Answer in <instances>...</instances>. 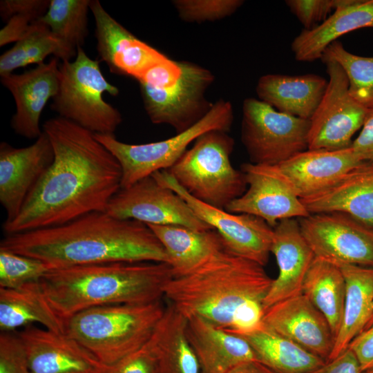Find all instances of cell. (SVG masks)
<instances>
[{"label": "cell", "instance_id": "6", "mask_svg": "<svg viewBox=\"0 0 373 373\" xmlns=\"http://www.w3.org/2000/svg\"><path fill=\"white\" fill-rule=\"evenodd\" d=\"M233 146L234 140L227 132H207L166 171L197 200L225 209L247 188L243 172L231 162Z\"/></svg>", "mask_w": 373, "mask_h": 373}, {"label": "cell", "instance_id": "1", "mask_svg": "<svg viewBox=\"0 0 373 373\" xmlns=\"http://www.w3.org/2000/svg\"><path fill=\"white\" fill-rule=\"evenodd\" d=\"M54 159L15 218L4 222L6 235L59 226L86 214L106 211L121 189L122 168L95 133L61 117L42 126Z\"/></svg>", "mask_w": 373, "mask_h": 373}, {"label": "cell", "instance_id": "22", "mask_svg": "<svg viewBox=\"0 0 373 373\" xmlns=\"http://www.w3.org/2000/svg\"><path fill=\"white\" fill-rule=\"evenodd\" d=\"M363 162L351 146L338 150L307 149L277 166L303 199L329 188Z\"/></svg>", "mask_w": 373, "mask_h": 373}, {"label": "cell", "instance_id": "34", "mask_svg": "<svg viewBox=\"0 0 373 373\" xmlns=\"http://www.w3.org/2000/svg\"><path fill=\"white\" fill-rule=\"evenodd\" d=\"M90 0H50L46 13L39 21L69 49L77 52L88 36Z\"/></svg>", "mask_w": 373, "mask_h": 373}, {"label": "cell", "instance_id": "20", "mask_svg": "<svg viewBox=\"0 0 373 373\" xmlns=\"http://www.w3.org/2000/svg\"><path fill=\"white\" fill-rule=\"evenodd\" d=\"M1 82L16 104L10 122L12 130L25 138L37 139L43 132L39 122L43 110L59 88L58 59L54 57L21 74L1 76Z\"/></svg>", "mask_w": 373, "mask_h": 373}, {"label": "cell", "instance_id": "31", "mask_svg": "<svg viewBox=\"0 0 373 373\" xmlns=\"http://www.w3.org/2000/svg\"><path fill=\"white\" fill-rule=\"evenodd\" d=\"M186 327V318L170 304L166 305L152 336L158 357L159 373H201Z\"/></svg>", "mask_w": 373, "mask_h": 373}, {"label": "cell", "instance_id": "30", "mask_svg": "<svg viewBox=\"0 0 373 373\" xmlns=\"http://www.w3.org/2000/svg\"><path fill=\"white\" fill-rule=\"evenodd\" d=\"M240 336L251 345L257 360L277 373H309L326 362L262 323Z\"/></svg>", "mask_w": 373, "mask_h": 373}, {"label": "cell", "instance_id": "23", "mask_svg": "<svg viewBox=\"0 0 373 373\" xmlns=\"http://www.w3.org/2000/svg\"><path fill=\"white\" fill-rule=\"evenodd\" d=\"M186 329L201 373H231L245 363L258 361L252 347L244 338L203 318H187Z\"/></svg>", "mask_w": 373, "mask_h": 373}, {"label": "cell", "instance_id": "11", "mask_svg": "<svg viewBox=\"0 0 373 373\" xmlns=\"http://www.w3.org/2000/svg\"><path fill=\"white\" fill-rule=\"evenodd\" d=\"M328 82L325 92L309 119L308 149H343L352 146L353 135L361 130L368 109L349 93V83L341 66L330 59L322 60Z\"/></svg>", "mask_w": 373, "mask_h": 373}, {"label": "cell", "instance_id": "33", "mask_svg": "<svg viewBox=\"0 0 373 373\" xmlns=\"http://www.w3.org/2000/svg\"><path fill=\"white\" fill-rule=\"evenodd\" d=\"M53 55L62 61H70L77 52L69 49L44 23L39 20L32 23L26 35L0 57V76L12 73L29 64L44 63Z\"/></svg>", "mask_w": 373, "mask_h": 373}, {"label": "cell", "instance_id": "9", "mask_svg": "<svg viewBox=\"0 0 373 373\" xmlns=\"http://www.w3.org/2000/svg\"><path fill=\"white\" fill-rule=\"evenodd\" d=\"M241 141L251 163L278 165L308 149L309 119L278 111L254 97L242 104Z\"/></svg>", "mask_w": 373, "mask_h": 373}, {"label": "cell", "instance_id": "42", "mask_svg": "<svg viewBox=\"0 0 373 373\" xmlns=\"http://www.w3.org/2000/svg\"><path fill=\"white\" fill-rule=\"evenodd\" d=\"M49 0H3L0 1V15L7 21L15 15L31 18L35 22L47 12Z\"/></svg>", "mask_w": 373, "mask_h": 373}, {"label": "cell", "instance_id": "18", "mask_svg": "<svg viewBox=\"0 0 373 373\" xmlns=\"http://www.w3.org/2000/svg\"><path fill=\"white\" fill-rule=\"evenodd\" d=\"M17 333L24 345L30 373H106L109 368L65 334L32 325Z\"/></svg>", "mask_w": 373, "mask_h": 373}, {"label": "cell", "instance_id": "3", "mask_svg": "<svg viewBox=\"0 0 373 373\" xmlns=\"http://www.w3.org/2000/svg\"><path fill=\"white\" fill-rule=\"evenodd\" d=\"M273 280L264 266L225 249L193 272L172 277L164 298L186 318L198 316L240 335L262 324Z\"/></svg>", "mask_w": 373, "mask_h": 373}, {"label": "cell", "instance_id": "8", "mask_svg": "<svg viewBox=\"0 0 373 373\" xmlns=\"http://www.w3.org/2000/svg\"><path fill=\"white\" fill-rule=\"evenodd\" d=\"M233 121L231 104L220 99L195 124L162 141L131 144L119 141L115 135H95L119 163L122 172L121 188H126L156 171L170 169L202 135L211 131L228 133Z\"/></svg>", "mask_w": 373, "mask_h": 373}, {"label": "cell", "instance_id": "48", "mask_svg": "<svg viewBox=\"0 0 373 373\" xmlns=\"http://www.w3.org/2000/svg\"><path fill=\"white\" fill-rule=\"evenodd\" d=\"M372 325H373V315H372L371 319L370 320V321L368 322L365 330L368 329L369 327H370Z\"/></svg>", "mask_w": 373, "mask_h": 373}, {"label": "cell", "instance_id": "15", "mask_svg": "<svg viewBox=\"0 0 373 373\" xmlns=\"http://www.w3.org/2000/svg\"><path fill=\"white\" fill-rule=\"evenodd\" d=\"M247 188L225 210L258 217L274 228L282 220L310 215L277 165L244 163L240 166Z\"/></svg>", "mask_w": 373, "mask_h": 373}, {"label": "cell", "instance_id": "2", "mask_svg": "<svg viewBox=\"0 0 373 373\" xmlns=\"http://www.w3.org/2000/svg\"><path fill=\"white\" fill-rule=\"evenodd\" d=\"M0 249L38 259L51 269L114 262H169L150 227L95 211L66 224L6 235Z\"/></svg>", "mask_w": 373, "mask_h": 373}, {"label": "cell", "instance_id": "24", "mask_svg": "<svg viewBox=\"0 0 373 373\" xmlns=\"http://www.w3.org/2000/svg\"><path fill=\"white\" fill-rule=\"evenodd\" d=\"M300 200L310 214L341 212L373 228V162H363L329 188Z\"/></svg>", "mask_w": 373, "mask_h": 373}, {"label": "cell", "instance_id": "27", "mask_svg": "<svg viewBox=\"0 0 373 373\" xmlns=\"http://www.w3.org/2000/svg\"><path fill=\"white\" fill-rule=\"evenodd\" d=\"M363 28H373V0H354L336 9L316 27L303 29L291 41V49L297 61L312 62L321 59L339 37Z\"/></svg>", "mask_w": 373, "mask_h": 373}, {"label": "cell", "instance_id": "13", "mask_svg": "<svg viewBox=\"0 0 373 373\" xmlns=\"http://www.w3.org/2000/svg\"><path fill=\"white\" fill-rule=\"evenodd\" d=\"M298 221L315 258L338 266L373 267V228L341 212L313 213Z\"/></svg>", "mask_w": 373, "mask_h": 373}, {"label": "cell", "instance_id": "17", "mask_svg": "<svg viewBox=\"0 0 373 373\" xmlns=\"http://www.w3.org/2000/svg\"><path fill=\"white\" fill-rule=\"evenodd\" d=\"M90 10L95 23L99 57L111 73L137 80L150 66L166 56L125 28L98 0H90Z\"/></svg>", "mask_w": 373, "mask_h": 373}, {"label": "cell", "instance_id": "47", "mask_svg": "<svg viewBox=\"0 0 373 373\" xmlns=\"http://www.w3.org/2000/svg\"><path fill=\"white\" fill-rule=\"evenodd\" d=\"M231 373H277L267 365L258 361H251L245 363L236 368Z\"/></svg>", "mask_w": 373, "mask_h": 373}, {"label": "cell", "instance_id": "40", "mask_svg": "<svg viewBox=\"0 0 373 373\" xmlns=\"http://www.w3.org/2000/svg\"><path fill=\"white\" fill-rule=\"evenodd\" d=\"M285 4L305 30L316 27L336 9L335 0H287Z\"/></svg>", "mask_w": 373, "mask_h": 373}, {"label": "cell", "instance_id": "12", "mask_svg": "<svg viewBox=\"0 0 373 373\" xmlns=\"http://www.w3.org/2000/svg\"><path fill=\"white\" fill-rule=\"evenodd\" d=\"M160 184L182 197L195 214L216 230L226 249L232 254L265 266L269 260L274 228L262 219L245 213H233L205 204L182 189L166 170L151 175Z\"/></svg>", "mask_w": 373, "mask_h": 373}, {"label": "cell", "instance_id": "49", "mask_svg": "<svg viewBox=\"0 0 373 373\" xmlns=\"http://www.w3.org/2000/svg\"><path fill=\"white\" fill-rule=\"evenodd\" d=\"M362 373H373V368H371V369H370L368 370H366V371H365V372H363Z\"/></svg>", "mask_w": 373, "mask_h": 373}, {"label": "cell", "instance_id": "14", "mask_svg": "<svg viewBox=\"0 0 373 373\" xmlns=\"http://www.w3.org/2000/svg\"><path fill=\"white\" fill-rule=\"evenodd\" d=\"M106 211L117 218L146 224L180 225L198 231L213 229L202 221L186 201L171 189L148 176L121 188Z\"/></svg>", "mask_w": 373, "mask_h": 373}, {"label": "cell", "instance_id": "16", "mask_svg": "<svg viewBox=\"0 0 373 373\" xmlns=\"http://www.w3.org/2000/svg\"><path fill=\"white\" fill-rule=\"evenodd\" d=\"M54 151L43 131L35 142L17 148L6 142L0 144V202L8 222L17 217L28 195L52 164Z\"/></svg>", "mask_w": 373, "mask_h": 373}, {"label": "cell", "instance_id": "29", "mask_svg": "<svg viewBox=\"0 0 373 373\" xmlns=\"http://www.w3.org/2000/svg\"><path fill=\"white\" fill-rule=\"evenodd\" d=\"M35 323L58 334H65L64 321L48 303L39 281L15 289L0 287L1 332H14Z\"/></svg>", "mask_w": 373, "mask_h": 373}, {"label": "cell", "instance_id": "46", "mask_svg": "<svg viewBox=\"0 0 373 373\" xmlns=\"http://www.w3.org/2000/svg\"><path fill=\"white\" fill-rule=\"evenodd\" d=\"M34 22L31 18L24 15L11 17L0 30V46L17 42L26 35Z\"/></svg>", "mask_w": 373, "mask_h": 373}, {"label": "cell", "instance_id": "43", "mask_svg": "<svg viewBox=\"0 0 373 373\" xmlns=\"http://www.w3.org/2000/svg\"><path fill=\"white\" fill-rule=\"evenodd\" d=\"M348 347L356 356L361 373L373 368V325L354 338Z\"/></svg>", "mask_w": 373, "mask_h": 373}, {"label": "cell", "instance_id": "21", "mask_svg": "<svg viewBox=\"0 0 373 373\" xmlns=\"http://www.w3.org/2000/svg\"><path fill=\"white\" fill-rule=\"evenodd\" d=\"M271 253L275 256L278 275L263 300L264 311L279 301L302 294L305 278L315 258L296 218L282 220L274 228Z\"/></svg>", "mask_w": 373, "mask_h": 373}, {"label": "cell", "instance_id": "39", "mask_svg": "<svg viewBox=\"0 0 373 373\" xmlns=\"http://www.w3.org/2000/svg\"><path fill=\"white\" fill-rule=\"evenodd\" d=\"M106 373H159L158 357L152 336L142 347L109 366Z\"/></svg>", "mask_w": 373, "mask_h": 373}, {"label": "cell", "instance_id": "44", "mask_svg": "<svg viewBox=\"0 0 373 373\" xmlns=\"http://www.w3.org/2000/svg\"><path fill=\"white\" fill-rule=\"evenodd\" d=\"M352 147L363 162H373V108L368 109L358 137Z\"/></svg>", "mask_w": 373, "mask_h": 373}, {"label": "cell", "instance_id": "25", "mask_svg": "<svg viewBox=\"0 0 373 373\" xmlns=\"http://www.w3.org/2000/svg\"><path fill=\"white\" fill-rule=\"evenodd\" d=\"M328 80L321 75L267 74L257 82L258 99L279 112L309 119L317 108Z\"/></svg>", "mask_w": 373, "mask_h": 373}, {"label": "cell", "instance_id": "26", "mask_svg": "<svg viewBox=\"0 0 373 373\" xmlns=\"http://www.w3.org/2000/svg\"><path fill=\"white\" fill-rule=\"evenodd\" d=\"M164 247L173 277L196 270L226 249L214 229L198 231L180 225L147 224Z\"/></svg>", "mask_w": 373, "mask_h": 373}, {"label": "cell", "instance_id": "4", "mask_svg": "<svg viewBox=\"0 0 373 373\" xmlns=\"http://www.w3.org/2000/svg\"><path fill=\"white\" fill-rule=\"evenodd\" d=\"M173 274L160 262H114L51 269L39 280L54 312L63 320L107 305L162 300Z\"/></svg>", "mask_w": 373, "mask_h": 373}, {"label": "cell", "instance_id": "37", "mask_svg": "<svg viewBox=\"0 0 373 373\" xmlns=\"http://www.w3.org/2000/svg\"><path fill=\"white\" fill-rule=\"evenodd\" d=\"M179 17L186 22L214 21L233 14L244 3L242 0H175Z\"/></svg>", "mask_w": 373, "mask_h": 373}, {"label": "cell", "instance_id": "35", "mask_svg": "<svg viewBox=\"0 0 373 373\" xmlns=\"http://www.w3.org/2000/svg\"><path fill=\"white\" fill-rule=\"evenodd\" d=\"M321 59L338 63L346 74L352 97L367 109L373 108V56L353 54L337 40L326 48Z\"/></svg>", "mask_w": 373, "mask_h": 373}, {"label": "cell", "instance_id": "38", "mask_svg": "<svg viewBox=\"0 0 373 373\" xmlns=\"http://www.w3.org/2000/svg\"><path fill=\"white\" fill-rule=\"evenodd\" d=\"M0 373H30L24 345L14 332H1Z\"/></svg>", "mask_w": 373, "mask_h": 373}, {"label": "cell", "instance_id": "45", "mask_svg": "<svg viewBox=\"0 0 373 373\" xmlns=\"http://www.w3.org/2000/svg\"><path fill=\"white\" fill-rule=\"evenodd\" d=\"M309 373H361L354 353L349 348Z\"/></svg>", "mask_w": 373, "mask_h": 373}, {"label": "cell", "instance_id": "36", "mask_svg": "<svg viewBox=\"0 0 373 373\" xmlns=\"http://www.w3.org/2000/svg\"><path fill=\"white\" fill-rule=\"evenodd\" d=\"M51 269L33 258L0 249V287L15 289L39 281Z\"/></svg>", "mask_w": 373, "mask_h": 373}, {"label": "cell", "instance_id": "10", "mask_svg": "<svg viewBox=\"0 0 373 373\" xmlns=\"http://www.w3.org/2000/svg\"><path fill=\"white\" fill-rule=\"evenodd\" d=\"M182 74L178 82L168 88H155L139 83L146 113L155 124H167L176 133L202 119L214 103L206 93L215 80L208 69L193 62L180 61Z\"/></svg>", "mask_w": 373, "mask_h": 373}, {"label": "cell", "instance_id": "32", "mask_svg": "<svg viewBox=\"0 0 373 373\" xmlns=\"http://www.w3.org/2000/svg\"><path fill=\"white\" fill-rule=\"evenodd\" d=\"M302 294L326 318L335 340L345 298V280L340 267L314 258L305 278Z\"/></svg>", "mask_w": 373, "mask_h": 373}, {"label": "cell", "instance_id": "41", "mask_svg": "<svg viewBox=\"0 0 373 373\" xmlns=\"http://www.w3.org/2000/svg\"><path fill=\"white\" fill-rule=\"evenodd\" d=\"M181 74L180 61L165 56L150 66L137 81L155 88H168L178 82Z\"/></svg>", "mask_w": 373, "mask_h": 373}, {"label": "cell", "instance_id": "19", "mask_svg": "<svg viewBox=\"0 0 373 373\" xmlns=\"http://www.w3.org/2000/svg\"><path fill=\"white\" fill-rule=\"evenodd\" d=\"M262 322L268 328L327 361L334 337L326 318L303 294L267 308Z\"/></svg>", "mask_w": 373, "mask_h": 373}, {"label": "cell", "instance_id": "5", "mask_svg": "<svg viewBox=\"0 0 373 373\" xmlns=\"http://www.w3.org/2000/svg\"><path fill=\"white\" fill-rule=\"evenodd\" d=\"M165 308L162 300L91 307L64 320L65 334L111 366L150 340Z\"/></svg>", "mask_w": 373, "mask_h": 373}, {"label": "cell", "instance_id": "28", "mask_svg": "<svg viewBox=\"0 0 373 373\" xmlns=\"http://www.w3.org/2000/svg\"><path fill=\"white\" fill-rule=\"evenodd\" d=\"M339 267L345 280V298L341 327L327 361L347 349L352 340L365 330L373 315V267Z\"/></svg>", "mask_w": 373, "mask_h": 373}, {"label": "cell", "instance_id": "7", "mask_svg": "<svg viewBox=\"0 0 373 373\" xmlns=\"http://www.w3.org/2000/svg\"><path fill=\"white\" fill-rule=\"evenodd\" d=\"M104 93L117 96L119 90L104 77L99 61L79 47L75 60L59 64V88L50 107L95 134L115 135L122 117L104 99Z\"/></svg>", "mask_w": 373, "mask_h": 373}]
</instances>
